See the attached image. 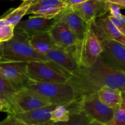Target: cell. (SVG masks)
Wrapping results in <instances>:
<instances>
[{"instance_id":"6da1fadb","label":"cell","mask_w":125,"mask_h":125,"mask_svg":"<svg viewBox=\"0 0 125 125\" xmlns=\"http://www.w3.org/2000/svg\"><path fill=\"white\" fill-rule=\"evenodd\" d=\"M75 92L77 99L97 93L103 86H109L125 92V73L115 69L101 57L91 67H80L67 82Z\"/></svg>"},{"instance_id":"7a4b0ae2","label":"cell","mask_w":125,"mask_h":125,"mask_svg":"<svg viewBox=\"0 0 125 125\" xmlns=\"http://www.w3.org/2000/svg\"><path fill=\"white\" fill-rule=\"evenodd\" d=\"M12 62H51L32 48L24 32L16 29L10 40L0 43V63Z\"/></svg>"},{"instance_id":"3957f363","label":"cell","mask_w":125,"mask_h":125,"mask_svg":"<svg viewBox=\"0 0 125 125\" xmlns=\"http://www.w3.org/2000/svg\"><path fill=\"white\" fill-rule=\"evenodd\" d=\"M26 87L41 95L51 104L68 106L78 100L74 89L68 83H38L30 81Z\"/></svg>"},{"instance_id":"277c9868","label":"cell","mask_w":125,"mask_h":125,"mask_svg":"<svg viewBox=\"0 0 125 125\" xmlns=\"http://www.w3.org/2000/svg\"><path fill=\"white\" fill-rule=\"evenodd\" d=\"M28 72L30 81L38 83L65 84L71 76L70 74L51 62H29Z\"/></svg>"},{"instance_id":"5b68a950","label":"cell","mask_w":125,"mask_h":125,"mask_svg":"<svg viewBox=\"0 0 125 125\" xmlns=\"http://www.w3.org/2000/svg\"><path fill=\"white\" fill-rule=\"evenodd\" d=\"M8 104V114L15 115L50 106L51 104L37 93L26 87L17 91Z\"/></svg>"},{"instance_id":"8992f818","label":"cell","mask_w":125,"mask_h":125,"mask_svg":"<svg viewBox=\"0 0 125 125\" xmlns=\"http://www.w3.org/2000/svg\"><path fill=\"white\" fill-rule=\"evenodd\" d=\"M103 51V45L90 24H87L80 49L76 56L79 67H91L100 57Z\"/></svg>"},{"instance_id":"52a82bcc","label":"cell","mask_w":125,"mask_h":125,"mask_svg":"<svg viewBox=\"0 0 125 125\" xmlns=\"http://www.w3.org/2000/svg\"><path fill=\"white\" fill-rule=\"evenodd\" d=\"M79 110L92 120L107 124L113 117L114 110L103 103L97 93L84 95L78 99Z\"/></svg>"},{"instance_id":"ba28073f","label":"cell","mask_w":125,"mask_h":125,"mask_svg":"<svg viewBox=\"0 0 125 125\" xmlns=\"http://www.w3.org/2000/svg\"><path fill=\"white\" fill-rule=\"evenodd\" d=\"M28 62H12L0 63V76L7 79L17 91L26 88L30 81Z\"/></svg>"},{"instance_id":"9c48e42d","label":"cell","mask_w":125,"mask_h":125,"mask_svg":"<svg viewBox=\"0 0 125 125\" xmlns=\"http://www.w3.org/2000/svg\"><path fill=\"white\" fill-rule=\"evenodd\" d=\"M67 9L81 18L86 24L92 23L95 19L106 15L109 12L106 0H89Z\"/></svg>"},{"instance_id":"30bf717a","label":"cell","mask_w":125,"mask_h":125,"mask_svg":"<svg viewBox=\"0 0 125 125\" xmlns=\"http://www.w3.org/2000/svg\"><path fill=\"white\" fill-rule=\"evenodd\" d=\"M103 51L100 57L115 69L125 73V45L115 40H101Z\"/></svg>"},{"instance_id":"8fae6325","label":"cell","mask_w":125,"mask_h":125,"mask_svg":"<svg viewBox=\"0 0 125 125\" xmlns=\"http://www.w3.org/2000/svg\"><path fill=\"white\" fill-rule=\"evenodd\" d=\"M56 19V22L49 31L52 41L59 48L74 51L76 44L75 37L63 21L57 17Z\"/></svg>"},{"instance_id":"7c38bea8","label":"cell","mask_w":125,"mask_h":125,"mask_svg":"<svg viewBox=\"0 0 125 125\" xmlns=\"http://www.w3.org/2000/svg\"><path fill=\"white\" fill-rule=\"evenodd\" d=\"M90 25L100 40H112L125 44V35L118 30L107 15L96 18Z\"/></svg>"},{"instance_id":"4fadbf2b","label":"cell","mask_w":125,"mask_h":125,"mask_svg":"<svg viewBox=\"0 0 125 125\" xmlns=\"http://www.w3.org/2000/svg\"><path fill=\"white\" fill-rule=\"evenodd\" d=\"M56 17L61 19L67 24L75 37L76 44L75 46L74 54L76 58V56L80 49L87 24H86L78 16L74 14L69 9L67 8L64 9L62 12H61Z\"/></svg>"},{"instance_id":"5bb4252c","label":"cell","mask_w":125,"mask_h":125,"mask_svg":"<svg viewBox=\"0 0 125 125\" xmlns=\"http://www.w3.org/2000/svg\"><path fill=\"white\" fill-rule=\"evenodd\" d=\"M48 59L70 74L76 73L80 68L73 50H65L58 48L46 55Z\"/></svg>"},{"instance_id":"9a60e30c","label":"cell","mask_w":125,"mask_h":125,"mask_svg":"<svg viewBox=\"0 0 125 125\" xmlns=\"http://www.w3.org/2000/svg\"><path fill=\"white\" fill-rule=\"evenodd\" d=\"M56 20V17L46 18L31 16L29 19L20 21L15 27V29L24 32L29 37L36 33L49 32L55 24Z\"/></svg>"},{"instance_id":"2e32d148","label":"cell","mask_w":125,"mask_h":125,"mask_svg":"<svg viewBox=\"0 0 125 125\" xmlns=\"http://www.w3.org/2000/svg\"><path fill=\"white\" fill-rule=\"evenodd\" d=\"M56 106L51 104L24 113L18 114L15 116L28 125H52V122L50 121L51 112Z\"/></svg>"},{"instance_id":"e0dca14e","label":"cell","mask_w":125,"mask_h":125,"mask_svg":"<svg viewBox=\"0 0 125 125\" xmlns=\"http://www.w3.org/2000/svg\"><path fill=\"white\" fill-rule=\"evenodd\" d=\"M125 93L109 86H103L98 91L100 101L107 107L115 111L125 101Z\"/></svg>"},{"instance_id":"ac0fdd59","label":"cell","mask_w":125,"mask_h":125,"mask_svg":"<svg viewBox=\"0 0 125 125\" xmlns=\"http://www.w3.org/2000/svg\"><path fill=\"white\" fill-rule=\"evenodd\" d=\"M28 38L32 48L43 56H46L51 51L58 48L52 41L50 32L36 33Z\"/></svg>"},{"instance_id":"d6986e66","label":"cell","mask_w":125,"mask_h":125,"mask_svg":"<svg viewBox=\"0 0 125 125\" xmlns=\"http://www.w3.org/2000/svg\"><path fill=\"white\" fill-rule=\"evenodd\" d=\"M64 9L65 8L54 5L37 6L31 4L26 14H31V17H34L53 18L57 17Z\"/></svg>"},{"instance_id":"ffe728a7","label":"cell","mask_w":125,"mask_h":125,"mask_svg":"<svg viewBox=\"0 0 125 125\" xmlns=\"http://www.w3.org/2000/svg\"><path fill=\"white\" fill-rule=\"evenodd\" d=\"M70 115L66 122L52 123L51 125H89L92 120L78 107V102H74L68 107Z\"/></svg>"},{"instance_id":"44dd1931","label":"cell","mask_w":125,"mask_h":125,"mask_svg":"<svg viewBox=\"0 0 125 125\" xmlns=\"http://www.w3.org/2000/svg\"><path fill=\"white\" fill-rule=\"evenodd\" d=\"M68 106L57 105L51 112L50 121L52 123L67 122L70 115Z\"/></svg>"},{"instance_id":"7402d4cb","label":"cell","mask_w":125,"mask_h":125,"mask_svg":"<svg viewBox=\"0 0 125 125\" xmlns=\"http://www.w3.org/2000/svg\"><path fill=\"white\" fill-rule=\"evenodd\" d=\"M17 92L7 79L0 76V94L4 96L7 103Z\"/></svg>"},{"instance_id":"603a6c76","label":"cell","mask_w":125,"mask_h":125,"mask_svg":"<svg viewBox=\"0 0 125 125\" xmlns=\"http://www.w3.org/2000/svg\"><path fill=\"white\" fill-rule=\"evenodd\" d=\"M107 125H125V100L121 106L114 111L112 119Z\"/></svg>"},{"instance_id":"cb8c5ba5","label":"cell","mask_w":125,"mask_h":125,"mask_svg":"<svg viewBox=\"0 0 125 125\" xmlns=\"http://www.w3.org/2000/svg\"><path fill=\"white\" fill-rule=\"evenodd\" d=\"M15 27L5 26L0 28V42H6L13 37L14 35Z\"/></svg>"},{"instance_id":"d4e9b609","label":"cell","mask_w":125,"mask_h":125,"mask_svg":"<svg viewBox=\"0 0 125 125\" xmlns=\"http://www.w3.org/2000/svg\"><path fill=\"white\" fill-rule=\"evenodd\" d=\"M34 6H47V5H54L66 8L65 2L64 0H35L32 2Z\"/></svg>"},{"instance_id":"484cf974","label":"cell","mask_w":125,"mask_h":125,"mask_svg":"<svg viewBox=\"0 0 125 125\" xmlns=\"http://www.w3.org/2000/svg\"><path fill=\"white\" fill-rule=\"evenodd\" d=\"M109 18L111 20L112 23L115 25V26L118 29V30L122 34H125V17L124 16L122 18H115L112 15H109Z\"/></svg>"},{"instance_id":"4316f807","label":"cell","mask_w":125,"mask_h":125,"mask_svg":"<svg viewBox=\"0 0 125 125\" xmlns=\"http://www.w3.org/2000/svg\"><path fill=\"white\" fill-rule=\"evenodd\" d=\"M107 4H108L109 12H110V15L118 18H122V17H124L125 15L122 14L120 11L121 9H124L123 7L109 2H107Z\"/></svg>"},{"instance_id":"83f0119b","label":"cell","mask_w":125,"mask_h":125,"mask_svg":"<svg viewBox=\"0 0 125 125\" xmlns=\"http://www.w3.org/2000/svg\"><path fill=\"white\" fill-rule=\"evenodd\" d=\"M0 125H28L22 122L13 115L8 114L4 120L0 122Z\"/></svg>"},{"instance_id":"f1b7e54d","label":"cell","mask_w":125,"mask_h":125,"mask_svg":"<svg viewBox=\"0 0 125 125\" xmlns=\"http://www.w3.org/2000/svg\"><path fill=\"white\" fill-rule=\"evenodd\" d=\"M64 1L65 2L66 8H69L74 5L83 3V2L89 1V0H64Z\"/></svg>"},{"instance_id":"f546056e","label":"cell","mask_w":125,"mask_h":125,"mask_svg":"<svg viewBox=\"0 0 125 125\" xmlns=\"http://www.w3.org/2000/svg\"><path fill=\"white\" fill-rule=\"evenodd\" d=\"M0 112H9V104L4 99L0 98Z\"/></svg>"},{"instance_id":"4dcf8cb0","label":"cell","mask_w":125,"mask_h":125,"mask_svg":"<svg viewBox=\"0 0 125 125\" xmlns=\"http://www.w3.org/2000/svg\"><path fill=\"white\" fill-rule=\"evenodd\" d=\"M106 1L109 2H111V3L118 5V6L123 7L124 9L125 7V0H106Z\"/></svg>"},{"instance_id":"1f68e13d","label":"cell","mask_w":125,"mask_h":125,"mask_svg":"<svg viewBox=\"0 0 125 125\" xmlns=\"http://www.w3.org/2000/svg\"><path fill=\"white\" fill-rule=\"evenodd\" d=\"M89 125H107L104 124V123H100V122H97V121L91 120V122L89 123Z\"/></svg>"},{"instance_id":"d6a6232c","label":"cell","mask_w":125,"mask_h":125,"mask_svg":"<svg viewBox=\"0 0 125 125\" xmlns=\"http://www.w3.org/2000/svg\"><path fill=\"white\" fill-rule=\"evenodd\" d=\"M23 1V2H26V1H34L35 0H21Z\"/></svg>"},{"instance_id":"836d02e7","label":"cell","mask_w":125,"mask_h":125,"mask_svg":"<svg viewBox=\"0 0 125 125\" xmlns=\"http://www.w3.org/2000/svg\"><path fill=\"white\" fill-rule=\"evenodd\" d=\"M0 98H1V99H4V100H5L4 96L3 95H2V94H0Z\"/></svg>"},{"instance_id":"e575fe53","label":"cell","mask_w":125,"mask_h":125,"mask_svg":"<svg viewBox=\"0 0 125 125\" xmlns=\"http://www.w3.org/2000/svg\"><path fill=\"white\" fill-rule=\"evenodd\" d=\"M9 1H14V0H9Z\"/></svg>"},{"instance_id":"d590c367","label":"cell","mask_w":125,"mask_h":125,"mask_svg":"<svg viewBox=\"0 0 125 125\" xmlns=\"http://www.w3.org/2000/svg\"></svg>"},{"instance_id":"8d00e7d4","label":"cell","mask_w":125,"mask_h":125,"mask_svg":"<svg viewBox=\"0 0 125 125\" xmlns=\"http://www.w3.org/2000/svg\"><path fill=\"white\" fill-rule=\"evenodd\" d=\"M0 43H1V42H0Z\"/></svg>"}]
</instances>
